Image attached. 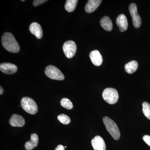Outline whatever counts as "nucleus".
I'll use <instances>...</instances> for the list:
<instances>
[{
    "label": "nucleus",
    "instance_id": "393cba45",
    "mask_svg": "<svg viewBox=\"0 0 150 150\" xmlns=\"http://www.w3.org/2000/svg\"><path fill=\"white\" fill-rule=\"evenodd\" d=\"M4 93V89L1 86L0 87V94L2 95Z\"/></svg>",
    "mask_w": 150,
    "mask_h": 150
},
{
    "label": "nucleus",
    "instance_id": "f03ea898",
    "mask_svg": "<svg viewBox=\"0 0 150 150\" xmlns=\"http://www.w3.org/2000/svg\"><path fill=\"white\" fill-rule=\"evenodd\" d=\"M103 122L108 131L112 138L115 140H119L121 134L115 122L108 117H104L103 118Z\"/></svg>",
    "mask_w": 150,
    "mask_h": 150
},
{
    "label": "nucleus",
    "instance_id": "dca6fc26",
    "mask_svg": "<svg viewBox=\"0 0 150 150\" xmlns=\"http://www.w3.org/2000/svg\"><path fill=\"white\" fill-rule=\"evenodd\" d=\"M100 23L101 27L107 31H110L112 29V23L110 18L108 16H104L101 18Z\"/></svg>",
    "mask_w": 150,
    "mask_h": 150
},
{
    "label": "nucleus",
    "instance_id": "9b49d317",
    "mask_svg": "<svg viewBox=\"0 0 150 150\" xmlns=\"http://www.w3.org/2000/svg\"><path fill=\"white\" fill-rule=\"evenodd\" d=\"M29 30L38 39H40L43 36L42 28L37 23L33 22L31 23L30 25Z\"/></svg>",
    "mask_w": 150,
    "mask_h": 150
},
{
    "label": "nucleus",
    "instance_id": "4468645a",
    "mask_svg": "<svg viewBox=\"0 0 150 150\" xmlns=\"http://www.w3.org/2000/svg\"><path fill=\"white\" fill-rule=\"evenodd\" d=\"M101 2V0H89L85 8L86 11L88 13L93 12L99 6Z\"/></svg>",
    "mask_w": 150,
    "mask_h": 150
},
{
    "label": "nucleus",
    "instance_id": "6e6552de",
    "mask_svg": "<svg viewBox=\"0 0 150 150\" xmlns=\"http://www.w3.org/2000/svg\"><path fill=\"white\" fill-rule=\"evenodd\" d=\"M0 70L6 74H12L16 72L18 67L16 65L11 63H4L0 65Z\"/></svg>",
    "mask_w": 150,
    "mask_h": 150
},
{
    "label": "nucleus",
    "instance_id": "9d476101",
    "mask_svg": "<svg viewBox=\"0 0 150 150\" xmlns=\"http://www.w3.org/2000/svg\"><path fill=\"white\" fill-rule=\"evenodd\" d=\"M10 124L13 127H21L24 126L25 121L21 115L13 114L9 120Z\"/></svg>",
    "mask_w": 150,
    "mask_h": 150
},
{
    "label": "nucleus",
    "instance_id": "5701e85b",
    "mask_svg": "<svg viewBox=\"0 0 150 150\" xmlns=\"http://www.w3.org/2000/svg\"><path fill=\"white\" fill-rule=\"evenodd\" d=\"M143 139L145 143L150 146V136L149 135H145L143 137Z\"/></svg>",
    "mask_w": 150,
    "mask_h": 150
},
{
    "label": "nucleus",
    "instance_id": "412c9836",
    "mask_svg": "<svg viewBox=\"0 0 150 150\" xmlns=\"http://www.w3.org/2000/svg\"><path fill=\"white\" fill-rule=\"evenodd\" d=\"M58 119L61 123L65 125L69 124L71 122V119L69 117L64 114H60L58 115Z\"/></svg>",
    "mask_w": 150,
    "mask_h": 150
},
{
    "label": "nucleus",
    "instance_id": "b1692460",
    "mask_svg": "<svg viewBox=\"0 0 150 150\" xmlns=\"http://www.w3.org/2000/svg\"><path fill=\"white\" fill-rule=\"evenodd\" d=\"M55 150H65V147L62 145L57 146Z\"/></svg>",
    "mask_w": 150,
    "mask_h": 150
},
{
    "label": "nucleus",
    "instance_id": "ddd939ff",
    "mask_svg": "<svg viewBox=\"0 0 150 150\" xmlns=\"http://www.w3.org/2000/svg\"><path fill=\"white\" fill-rule=\"evenodd\" d=\"M89 57L92 63L97 67L100 66L103 63L102 56L99 51L94 50L91 51L89 54Z\"/></svg>",
    "mask_w": 150,
    "mask_h": 150
},
{
    "label": "nucleus",
    "instance_id": "a211bd4d",
    "mask_svg": "<svg viewBox=\"0 0 150 150\" xmlns=\"http://www.w3.org/2000/svg\"><path fill=\"white\" fill-rule=\"evenodd\" d=\"M78 2V0H67L65 4V9L69 12H73L76 8Z\"/></svg>",
    "mask_w": 150,
    "mask_h": 150
},
{
    "label": "nucleus",
    "instance_id": "4be33fe9",
    "mask_svg": "<svg viewBox=\"0 0 150 150\" xmlns=\"http://www.w3.org/2000/svg\"><path fill=\"white\" fill-rule=\"evenodd\" d=\"M46 1H46V0H35L33 1V5L34 6H37L40 5L41 4H43Z\"/></svg>",
    "mask_w": 150,
    "mask_h": 150
},
{
    "label": "nucleus",
    "instance_id": "0eeeda50",
    "mask_svg": "<svg viewBox=\"0 0 150 150\" xmlns=\"http://www.w3.org/2000/svg\"><path fill=\"white\" fill-rule=\"evenodd\" d=\"M63 49L66 57L71 59L74 56L76 52V45L74 41L69 40L64 43Z\"/></svg>",
    "mask_w": 150,
    "mask_h": 150
},
{
    "label": "nucleus",
    "instance_id": "423d86ee",
    "mask_svg": "<svg viewBox=\"0 0 150 150\" xmlns=\"http://www.w3.org/2000/svg\"><path fill=\"white\" fill-rule=\"evenodd\" d=\"M129 9L132 18L133 25L136 28H139L142 24V19L138 13L137 5L134 3H132L129 5Z\"/></svg>",
    "mask_w": 150,
    "mask_h": 150
},
{
    "label": "nucleus",
    "instance_id": "f257e3e1",
    "mask_svg": "<svg viewBox=\"0 0 150 150\" xmlns=\"http://www.w3.org/2000/svg\"><path fill=\"white\" fill-rule=\"evenodd\" d=\"M1 43L3 47L9 52L15 53L20 51L18 43L13 35L10 33L6 32L3 34Z\"/></svg>",
    "mask_w": 150,
    "mask_h": 150
},
{
    "label": "nucleus",
    "instance_id": "6ab92c4d",
    "mask_svg": "<svg viewBox=\"0 0 150 150\" xmlns=\"http://www.w3.org/2000/svg\"><path fill=\"white\" fill-rule=\"evenodd\" d=\"M61 105L64 108H67L69 110L72 109L73 108V104L71 101L69 99L67 98H62L61 100Z\"/></svg>",
    "mask_w": 150,
    "mask_h": 150
},
{
    "label": "nucleus",
    "instance_id": "f8f14e48",
    "mask_svg": "<svg viewBox=\"0 0 150 150\" xmlns=\"http://www.w3.org/2000/svg\"><path fill=\"white\" fill-rule=\"evenodd\" d=\"M116 23L121 32H124L128 28V20L125 15H119L116 18Z\"/></svg>",
    "mask_w": 150,
    "mask_h": 150
},
{
    "label": "nucleus",
    "instance_id": "2eb2a0df",
    "mask_svg": "<svg viewBox=\"0 0 150 150\" xmlns=\"http://www.w3.org/2000/svg\"><path fill=\"white\" fill-rule=\"evenodd\" d=\"M38 143V137L37 134H31L30 140L25 143V148L27 150H31L37 146Z\"/></svg>",
    "mask_w": 150,
    "mask_h": 150
},
{
    "label": "nucleus",
    "instance_id": "20e7f679",
    "mask_svg": "<svg viewBox=\"0 0 150 150\" xmlns=\"http://www.w3.org/2000/svg\"><path fill=\"white\" fill-rule=\"evenodd\" d=\"M102 96L103 99L110 104L116 103L119 98L117 91L111 88H105L103 92Z\"/></svg>",
    "mask_w": 150,
    "mask_h": 150
},
{
    "label": "nucleus",
    "instance_id": "39448f33",
    "mask_svg": "<svg viewBox=\"0 0 150 150\" xmlns=\"http://www.w3.org/2000/svg\"><path fill=\"white\" fill-rule=\"evenodd\" d=\"M45 73L46 76L52 79L62 81L65 77L62 72L55 66L50 65L46 67Z\"/></svg>",
    "mask_w": 150,
    "mask_h": 150
},
{
    "label": "nucleus",
    "instance_id": "f3484780",
    "mask_svg": "<svg viewBox=\"0 0 150 150\" xmlns=\"http://www.w3.org/2000/svg\"><path fill=\"white\" fill-rule=\"evenodd\" d=\"M138 68V64L137 61H133L126 64L125 66V70L128 74H132L137 71Z\"/></svg>",
    "mask_w": 150,
    "mask_h": 150
},
{
    "label": "nucleus",
    "instance_id": "a878e982",
    "mask_svg": "<svg viewBox=\"0 0 150 150\" xmlns=\"http://www.w3.org/2000/svg\"><path fill=\"white\" fill-rule=\"evenodd\" d=\"M22 1H24V0H22Z\"/></svg>",
    "mask_w": 150,
    "mask_h": 150
},
{
    "label": "nucleus",
    "instance_id": "bb28decb",
    "mask_svg": "<svg viewBox=\"0 0 150 150\" xmlns=\"http://www.w3.org/2000/svg\"><path fill=\"white\" fill-rule=\"evenodd\" d=\"M67 148V146H65V148Z\"/></svg>",
    "mask_w": 150,
    "mask_h": 150
},
{
    "label": "nucleus",
    "instance_id": "7ed1b4c3",
    "mask_svg": "<svg viewBox=\"0 0 150 150\" xmlns=\"http://www.w3.org/2000/svg\"><path fill=\"white\" fill-rule=\"evenodd\" d=\"M22 107L25 111L29 114L34 115L38 110L37 105L35 101L30 98H23L21 100Z\"/></svg>",
    "mask_w": 150,
    "mask_h": 150
},
{
    "label": "nucleus",
    "instance_id": "1a4fd4ad",
    "mask_svg": "<svg viewBox=\"0 0 150 150\" xmlns=\"http://www.w3.org/2000/svg\"><path fill=\"white\" fill-rule=\"evenodd\" d=\"M91 144L94 150H106L104 140L100 136H97L91 141Z\"/></svg>",
    "mask_w": 150,
    "mask_h": 150
},
{
    "label": "nucleus",
    "instance_id": "aec40b11",
    "mask_svg": "<svg viewBox=\"0 0 150 150\" xmlns=\"http://www.w3.org/2000/svg\"><path fill=\"white\" fill-rule=\"evenodd\" d=\"M142 106L144 115L148 119L150 120V104L148 102H144L142 104Z\"/></svg>",
    "mask_w": 150,
    "mask_h": 150
}]
</instances>
